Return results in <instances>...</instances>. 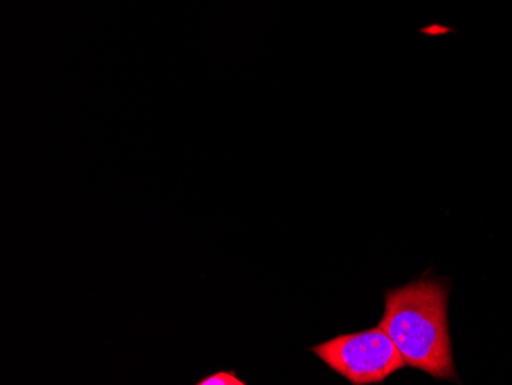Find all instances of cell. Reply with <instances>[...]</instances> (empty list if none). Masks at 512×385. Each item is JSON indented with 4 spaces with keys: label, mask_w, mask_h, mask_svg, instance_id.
Segmentation results:
<instances>
[{
    "label": "cell",
    "mask_w": 512,
    "mask_h": 385,
    "mask_svg": "<svg viewBox=\"0 0 512 385\" xmlns=\"http://www.w3.org/2000/svg\"><path fill=\"white\" fill-rule=\"evenodd\" d=\"M310 350L333 372L355 385L381 384L407 366L381 327L336 336Z\"/></svg>",
    "instance_id": "cell-2"
},
{
    "label": "cell",
    "mask_w": 512,
    "mask_h": 385,
    "mask_svg": "<svg viewBox=\"0 0 512 385\" xmlns=\"http://www.w3.org/2000/svg\"><path fill=\"white\" fill-rule=\"evenodd\" d=\"M379 327L398 347L408 367L456 381L444 283L419 280L388 290Z\"/></svg>",
    "instance_id": "cell-1"
},
{
    "label": "cell",
    "mask_w": 512,
    "mask_h": 385,
    "mask_svg": "<svg viewBox=\"0 0 512 385\" xmlns=\"http://www.w3.org/2000/svg\"><path fill=\"white\" fill-rule=\"evenodd\" d=\"M197 385H246L247 382L238 378L237 373L232 370H221V372L212 373L206 378L200 379L195 382Z\"/></svg>",
    "instance_id": "cell-3"
}]
</instances>
